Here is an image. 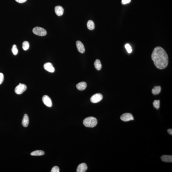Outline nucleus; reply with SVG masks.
<instances>
[{
	"label": "nucleus",
	"mask_w": 172,
	"mask_h": 172,
	"mask_svg": "<svg viewBox=\"0 0 172 172\" xmlns=\"http://www.w3.org/2000/svg\"><path fill=\"white\" fill-rule=\"evenodd\" d=\"M152 58L155 66L158 69H164L167 66L169 62L168 55L162 47H157L154 49Z\"/></svg>",
	"instance_id": "obj_1"
},
{
	"label": "nucleus",
	"mask_w": 172,
	"mask_h": 172,
	"mask_svg": "<svg viewBox=\"0 0 172 172\" xmlns=\"http://www.w3.org/2000/svg\"><path fill=\"white\" fill-rule=\"evenodd\" d=\"M162 161L166 163H171L172 162V156L168 155H164L161 157Z\"/></svg>",
	"instance_id": "obj_13"
},
{
	"label": "nucleus",
	"mask_w": 172,
	"mask_h": 172,
	"mask_svg": "<svg viewBox=\"0 0 172 172\" xmlns=\"http://www.w3.org/2000/svg\"><path fill=\"white\" fill-rule=\"evenodd\" d=\"M87 169V166L85 163H82L78 166L77 169V172H86Z\"/></svg>",
	"instance_id": "obj_10"
},
{
	"label": "nucleus",
	"mask_w": 172,
	"mask_h": 172,
	"mask_svg": "<svg viewBox=\"0 0 172 172\" xmlns=\"http://www.w3.org/2000/svg\"><path fill=\"white\" fill-rule=\"evenodd\" d=\"M168 133L170 134V135H172V130L171 129H169L168 130Z\"/></svg>",
	"instance_id": "obj_27"
},
{
	"label": "nucleus",
	"mask_w": 172,
	"mask_h": 172,
	"mask_svg": "<svg viewBox=\"0 0 172 172\" xmlns=\"http://www.w3.org/2000/svg\"><path fill=\"white\" fill-rule=\"evenodd\" d=\"M76 87L78 90L80 91H83L87 87V84L85 82H82L77 84Z\"/></svg>",
	"instance_id": "obj_12"
},
{
	"label": "nucleus",
	"mask_w": 172,
	"mask_h": 172,
	"mask_svg": "<svg viewBox=\"0 0 172 172\" xmlns=\"http://www.w3.org/2000/svg\"><path fill=\"white\" fill-rule=\"evenodd\" d=\"M29 119L27 114H25L24 115L23 117L22 124L24 127H27L29 125Z\"/></svg>",
	"instance_id": "obj_14"
},
{
	"label": "nucleus",
	"mask_w": 172,
	"mask_h": 172,
	"mask_svg": "<svg viewBox=\"0 0 172 172\" xmlns=\"http://www.w3.org/2000/svg\"><path fill=\"white\" fill-rule=\"evenodd\" d=\"M12 53L14 55H16L18 53V51L17 46L15 45H13L12 49Z\"/></svg>",
	"instance_id": "obj_21"
},
{
	"label": "nucleus",
	"mask_w": 172,
	"mask_h": 172,
	"mask_svg": "<svg viewBox=\"0 0 172 172\" xmlns=\"http://www.w3.org/2000/svg\"><path fill=\"white\" fill-rule=\"evenodd\" d=\"M30 47V44L28 41H24L22 43V48L24 51H27Z\"/></svg>",
	"instance_id": "obj_19"
},
{
	"label": "nucleus",
	"mask_w": 172,
	"mask_h": 172,
	"mask_svg": "<svg viewBox=\"0 0 172 172\" xmlns=\"http://www.w3.org/2000/svg\"><path fill=\"white\" fill-rule=\"evenodd\" d=\"M55 11L56 14L59 16L63 15L64 12V9L63 7L60 6H56L55 7Z\"/></svg>",
	"instance_id": "obj_11"
},
{
	"label": "nucleus",
	"mask_w": 172,
	"mask_h": 172,
	"mask_svg": "<svg viewBox=\"0 0 172 172\" xmlns=\"http://www.w3.org/2000/svg\"><path fill=\"white\" fill-rule=\"evenodd\" d=\"M94 65L95 68L97 70H100L102 69V64L100 60H96L94 62Z\"/></svg>",
	"instance_id": "obj_16"
},
{
	"label": "nucleus",
	"mask_w": 172,
	"mask_h": 172,
	"mask_svg": "<svg viewBox=\"0 0 172 172\" xmlns=\"http://www.w3.org/2000/svg\"><path fill=\"white\" fill-rule=\"evenodd\" d=\"M131 0H122L121 3L123 5L127 4L130 3Z\"/></svg>",
	"instance_id": "obj_25"
},
{
	"label": "nucleus",
	"mask_w": 172,
	"mask_h": 172,
	"mask_svg": "<svg viewBox=\"0 0 172 172\" xmlns=\"http://www.w3.org/2000/svg\"><path fill=\"white\" fill-rule=\"evenodd\" d=\"M27 0H15L16 2L19 3H23L26 2Z\"/></svg>",
	"instance_id": "obj_26"
},
{
	"label": "nucleus",
	"mask_w": 172,
	"mask_h": 172,
	"mask_svg": "<svg viewBox=\"0 0 172 172\" xmlns=\"http://www.w3.org/2000/svg\"><path fill=\"white\" fill-rule=\"evenodd\" d=\"M76 44L78 51L81 53H85V47L82 43L80 41H77Z\"/></svg>",
	"instance_id": "obj_9"
},
{
	"label": "nucleus",
	"mask_w": 172,
	"mask_h": 172,
	"mask_svg": "<svg viewBox=\"0 0 172 172\" xmlns=\"http://www.w3.org/2000/svg\"><path fill=\"white\" fill-rule=\"evenodd\" d=\"M161 88L160 86H155L152 89V93L154 95L159 94L161 92Z\"/></svg>",
	"instance_id": "obj_15"
},
{
	"label": "nucleus",
	"mask_w": 172,
	"mask_h": 172,
	"mask_svg": "<svg viewBox=\"0 0 172 172\" xmlns=\"http://www.w3.org/2000/svg\"><path fill=\"white\" fill-rule=\"evenodd\" d=\"M27 89L26 85L24 84L19 83V85L15 87V92L17 94H21L23 93Z\"/></svg>",
	"instance_id": "obj_4"
},
{
	"label": "nucleus",
	"mask_w": 172,
	"mask_h": 172,
	"mask_svg": "<svg viewBox=\"0 0 172 172\" xmlns=\"http://www.w3.org/2000/svg\"><path fill=\"white\" fill-rule=\"evenodd\" d=\"M120 119L123 121L127 122L130 120H133L134 118L131 113H126L120 116Z\"/></svg>",
	"instance_id": "obj_6"
},
{
	"label": "nucleus",
	"mask_w": 172,
	"mask_h": 172,
	"mask_svg": "<svg viewBox=\"0 0 172 172\" xmlns=\"http://www.w3.org/2000/svg\"><path fill=\"white\" fill-rule=\"evenodd\" d=\"M153 105L157 109H159L160 105V101L159 100H155L153 103Z\"/></svg>",
	"instance_id": "obj_20"
},
{
	"label": "nucleus",
	"mask_w": 172,
	"mask_h": 172,
	"mask_svg": "<svg viewBox=\"0 0 172 172\" xmlns=\"http://www.w3.org/2000/svg\"><path fill=\"white\" fill-rule=\"evenodd\" d=\"M88 29L90 30H93L94 29L95 24L92 20H90L88 21L87 24Z\"/></svg>",
	"instance_id": "obj_18"
},
{
	"label": "nucleus",
	"mask_w": 172,
	"mask_h": 172,
	"mask_svg": "<svg viewBox=\"0 0 172 172\" xmlns=\"http://www.w3.org/2000/svg\"><path fill=\"white\" fill-rule=\"evenodd\" d=\"M125 47L127 51L129 53H130L132 52V49L131 46L129 44H127L125 45Z\"/></svg>",
	"instance_id": "obj_22"
},
{
	"label": "nucleus",
	"mask_w": 172,
	"mask_h": 172,
	"mask_svg": "<svg viewBox=\"0 0 172 172\" xmlns=\"http://www.w3.org/2000/svg\"><path fill=\"white\" fill-rule=\"evenodd\" d=\"M4 80V76L3 73H0V85L2 84Z\"/></svg>",
	"instance_id": "obj_24"
},
{
	"label": "nucleus",
	"mask_w": 172,
	"mask_h": 172,
	"mask_svg": "<svg viewBox=\"0 0 172 172\" xmlns=\"http://www.w3.org/2000/svg\"><path fill=\"white\" fill-rule=\"evenodd\" d=\"M103 96L101 93H96L91 96L90 100L93 103H97L102 101Z\"/></svg>",
	"instance_id": "obj_5"
},
{
	"label": "nucleus",
	"mask_w": 172,
	"mask_h": 172,
	"mask_svg": "<svg viewBox=\"0 0 172 172\" xmlns=\"http://www.w3.org/2000/svg\"><path fill=\"white\" fill-rule=\"evenodd\" d=\"M33 32L35 35L40 36H44L47 34V31L43 28L40 27H35L33 29Z\"/></svg>",
	"instance_id": "obj_3"
},
{
	"label": "nucleus",
	"mask_w": 172,
	"mask_h": 172,
	"mask_svg": "<svg viewBox=\"0 0 172 172\" xmlns=\"http://www.w3.org/2000/svg\"><path fill=\"white\" fill-rule=\"evenodd\" d=\"M43 102L44 105L48 107H52V100L49 96L47 95H45L43 96L42 98Z\"/></svg>",
	"instance_id": "obj_7"
},
{
	"label": "nucleus",
	"mask_w": 172,
	"mask_h": 172,
	"mask_svg": "<svg viewBox=\"0 0 172 172\" xmlns=\"http://www.w3.org/2000/svg\"><path fill=\"white\" fill-rule=\"evenodd\" d=\"M44 152L41 150H37L31 152V155L33 156H40L44 154Z\"/></svg>",
	"instance_id": "obj_17"
},
{
	"label": "nucleus",
	"mask_w": 172,
	"mask_h": 172,
	"mask_svg": "<svg viewBox=\"0 0 172 172\" xmlns=\"http://www.w3.org/2000/svg\"><path fill=\"white\" fill-rule=\"evenodd\" d=\"M83 124L87 127L93 128L97 125V120L94 117H89L84 119Z\"/></svg>",
	"instance_id": "obj_2"
},
{
	"label": "nucleus",
	"mask_w": 172,
	"mask_h": 172,
	"mask_svg": "<svg viewBox=\"0 0 172 172\" xmlns=\"http://www.w3.org/2000/svg\"><path fill=\"white\" fill-rule=\"evenodd\" d=\"M44 68L46 70L50 72H54L55 69L52 63H45L44 65Z\"/></svg>",
	"instance_id": "obj_8"
},
{
	"label": "nucleus",
	"mask_w": 172,
	"mask_h": 172,
	"mask_svg": "<svg viewBox=\"0 0 172 172\" xmlns=\"http://www.w3.org/2000/svg\"><path fill=\"white\" fill-rule=\"evenodd\" d=\"M59 167L57 166H55L52 168L51 172H59Z\"/></svg>",
	"instance_id": "obj_23"
}]
</instances>
